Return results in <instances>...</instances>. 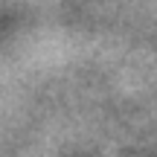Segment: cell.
I'll list each match as a JSON object with an SVG mask.
<instances>
[]
</instances>
